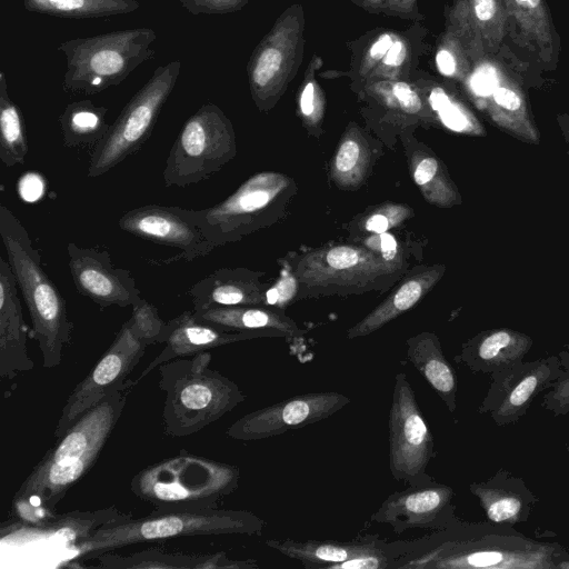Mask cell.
Masks as SVG:
<instances>
[{
	"label": "cell",
	"mask_w": 569,
	"mask_h": 569,
	"mask_svg": "<svg viewBox=\"0 0 569 569\" xmlns=\"http://www.w3.org/2000/svg\"><path fill=\"white\" fill-rule=\"evenodd\" d=\"M126 403L127 391H114L57 438L13 496L12 508L18 519L38 526L56 516L57 505L97 461Z\"/></svg>",
	"instance_id": "1"
},
{
	"label": "cell",
	"mask_w": 569,
	"mask_h": 569,
	"mask_svg": "<svg viewBox=\"0 0 569 569\" xmlns=\"http://www.w3.org/2000/svg\"><path fill=\"white\" fill-rule=\"evenodd\" d=\"M569 556L558 542L528 538L513 526L459 520L436 531L427 545L400 560L396 569H556Z\"/></svg>",
	"instance_id": "2"
},
{
	"label": "cell",
	"mask_w": 569,
	"mask_h": 569,
	"mask_svg": "<svg viewBox=\"0 0 569 569\" xmlns=\"http://www.w3.org/2000/svg\"><path fill=\"white\" fill-rule=\"evenodd\" d=\"M0 237L17 284L27 303L32 338L38 342L42 366L58 367L72 339L73 323L66 300L46 272L39 251L27 229L6 206H0Z\"/></svg>",
	"instance_id": "3"
},
{
	"label": "cell",
	"mask_w": 569,
	"mask_h": 569,
	"mask_svg": "<svg viewBox=\"0 0 569 569\" xmlns=\"http://www.w3.org/2000/svg\"><path fill=\"white\" fill-rule=\"evenodd\" d=\"M211 360L208 350L158 366L167 436L181 438L197 433L244 401L246 396L234 381L210 369Z\"/></svg>",
	"instance_id": "4"
},
{
	"label": "cell",
	"mask_w": 569,
	"mask_h": 569,
	"mask_svg": "<svg viewBox=\"0 0 569 569\" xmlns=\"http://www.w3.org/2000/svg\"><path fill=\"white\" fill-rule=\"evenodd\" d=\"M263 528L264 520L247 510L156 508L147 516L100 527L73 547L77 557L94 559L139 542L192 536H260Z\"/></svg>",
	"instance_id": "5"
},
{
	"label": "cell",
	"mask_w": 569,
	"mask_h": 569,
	"mask_svg": "<svg viewBox=\"0 0 569 569\" xmlns=\"http://www.w3.org/2000/svg\"><path fill=\"white\" fill-rule=\"evenodd\" d=\"M239 480L237 466L180 451L140 470L130 489L157 509L218 508Z\"/></svg>",
	"instance_id": "6"
},
{
	"label": "cell",
	"mask_w": 569,
	"mask_h": 569,
	"mask_svg": "<svg viewBox=\"0 0 569 569\" xmlns=\"http://www.w3.org/2000/svg\"><path fill=\"white\" fill-rule=\"evenodd\" d=\"M157 33L148 27L78 37L58 44L66 56L62 89L92 96L120 84L140 64L152 59Z\"/></svg>",
	"instance_id": "7"
},
{
	"label": "cell",
	"mask_w": 569,
	"mask_h": 569,
	"mask_svg": "<svg viewBox=\"0 0 569 569\" xmlns=\"http://www.w3.org/2000/svg\"><path fill=\"white\" fill-rule=\"evenodd\" d=\"M180 59L154 69L148 81L131 97L109 126L91 153L88 177H100L131 154L149 139L157 119L176 87Z\"/></svg>",
	"instance_id": "8"
},
{
	"label": "cell",
	"mask_w": 569,
	"mask_h": 569,
	"mask_svg": "<svg viewBox=\"0 0 569 569\" xmlns=\"http://www.w3.org/2000/svg\"><path fill=\"white\" fill-rule=\"evenodd\" d=\"M237 152L230 119L213 103L202 104L183 123L163 169L167 187L184 188L208 179Z\"/></svg>",
	"instance_id": "9"
},
{
	"label": "cell",
	"mask_w": 569,
	"mask_h": 569,
	"mask_svg": "<svg viewBox=\"0 0 569 569\" xmlns=\"http://www.w3.org/2000/svg\"><path fill=\"white\" fill-rule=\"evenodd\" d=\"M388 443L389 469L395 480L408 486L435 480L427 472L436 456L433 436L403 372L395 377L388 415Z\"/></svg>",
	"instance_id": "10"
},
{
	"label": "cell",
	"mask_w": 569,
	"mask_h": 569,
	"mask_svg": "<svg viewBox=\"0 0 569 569\" xmlns=\"http://www.w3.org/2000/svg\"><path fill=\"white\" fill-rule=\"evenodd\" d=\"M305 18L300 4L288 8L253 50L247 67L251 97L260 110L273 107L302 58Z\"/></svg>",
	"instance_id": "11"
},
{
	"label": "cell",
	"mask_w": 569,
	"mask_h": 569,
	"mask_svg": "<svg viewBox=\"0 0 569 569\" xmlns=\"http://www.w3.org/2000/svg\"><path fill=\"white\" fill-rule=\"evenodd\" d=\"M147 345L122 323L112 343L89 373L74 387L56 425L53 435L60 438L90 408L114 391H128L131 371L142 359Z\"/></svg>",
	"instance_id": "12"
},
{
	"label": "cell",
	"mask_w": 569,
	"mask_h": 569,
	"mask_svg": "<svg viewBox=\"0 0 569 569\" xmlns=\"http://www.w3.org/2000/svg\"><path fill=\"white\" fill-rule=\"evenodd\" d=\"M278 172H259L217 204L198 209L207 238L216 246L234 242L262 226L264 214L289 186Z\"/></svg>",
	"instance_id": "13"
},
{
	"label": "cell",
	"mask_w": 569,
	"mask_h": 569,
	"mask_svg": "<svg viewBox=\"0 0 569 569\" xmlns=\"http://www.w3.org/2000/svg\"><path fill=\"white\" fill-rule=\"evenodd\" d=\"M560 373L558 356L520 361L496 371L477 411L488 413L498 427L511 426L527 413L537 396Z\"/></svg>",
	"instance_id": "14"
},
{
	"label": "cell",
	"mask_w": 569,
	"mask_h": 569,
	"mask_svg": "<svg viewBox=\"0 0 569 569\" xmlns=\"http://www.w3.org/2000/svg\"><path fill=\"white\" fill-rule=\"evenodd\" d=\"M351 402L338 391H312L251 411L228 427L234 440L254 441L300 429L329 418Z\"/></svg>",
	"instance_id": "15"
},
{
	"label": "cell",
	"mask_w": 569,
	"mask_h": 569,
	"mask_svg": "<svg viewBox=\"0 0 569 569\" xmlns=\"http://www.w3.org/2000/svg\"><path fill=\"white\" fill-rule=\"evenodd\" d=\"M119 228L134 237L180 250V258L192 261L208 256L216 246L203 232L198 209L147 204L126 212Z\"/></svg>",
	"instance_id": "16"
},
{
	"label": "cell",
	"mask_w": 569,
	"mask_h": 569,
	"mask_svg": "<svg viewBox=\"0 0 569 569\" xmlns=\"http://www.w3.org/2000/svg\"><path fill=\"white\" fill-rule=\"evenodd\" d=\"M450 486L436 480L395 491L370 516V521L389 525L397 535L409 529L445 530L460 518L456 515Z\"/></svg>",
	"instance_id": "17"
},
{
	"label": "cell",
	"mask_w": 569,
	"mask_h": 569,
	"mask_svg": "<svg viewBox=\"0 0 569 569\" xmlns=\"http://www.w3.org/2000/svg\"><path fill=\"white\" fill-rule=\"evenodd\" d=\"M395 270V262L369 248L341 244L307 253L300 259L296 274L308 287H353Z\"/></svg>",
	"instance_id": "18"
},
{
	"label": "cell",
	"mask_w": 569,
	"mask_h": 569,
	"mask_svg": "<svg viewBox=\"0 0 569 569\" xmlns=\"http://www.w3.org/2000/svg\"><path fill=\"white\" fill-rule=\"evenodd\" d=\"M266 545L306 569H336L348 560L369 556L391 557L399 562L419 550L423 540L388 542L378 535H359L350 541L267 539Z\"/></svg>",
	"instance_id": "19"
},
{
	"label": "cell",
	"mask_w": 569,
	"mask_h": 569,
	"mask_svg": "<svg viewBox=\"0 0 569 569\" xmlns=\"http://www.w3.org/2000/svg\"><path fill=\"white\" fill-rule=\"evenodd\" d=\"M67 253L77 291L101 308L132 306L141 296L130 271L114 267L108 251L69 242Z\"/></svg>",
	"instance_id": "20"
},
{
	"label": "cell",
	"mask_w": 569,
	"mask_h": 569,
	"mask_svg": "<svg viewBox=\"0 0 569 569\" xmlns=\"http://www.w3.org/2000/svg\"><path fill=\"white\" fill-rule=\"evenodd\" d=\"M278 337L269 331H229L219 327L199 321L192 311H184L168 322L167 331L162 343V351L149 362L142 372L130 380L129 388L149 375L154 368L163 362L176 358L189 357L196 353L208 351L212 348L250 340L254 338Z\"/></svg>",
	"instance_id": "21"
},
{
	"label": "cell",
	"mask_w": 569,
	"mask_h": 569,
	"mask_svg": "<svg viewBox=\"0 0 569 569\" xmlns=\"http://www.w3.org/2000/svg\"><path fill=\"white\" fill-rule=\"evenodd\" d=\"M18 288L8 260L0 257V377L7 380L34 367L28 352V327Z\"/></svg>",
	"instance_id": "22"
},
{
	"label": "cell",
	"mask_w": 569,
	"mask_h": 569,
	"mask_svg": "<svg viewBox=\"0 0 569 569\" xmlns=\"http://www.w3.org/2000/svg\"><path fill=\"white\" fill-rule=\"evenodd\" d=\"M489 521L515 526L526 522L539 501L526 481L505 468L491 477L469 485Z\"/></svg>",
	"instance_id": "23"
},
{
	"label": "cell",
	"mask_w": 569,
	"mask_h": 569,
	"mask_svg": "<svg viewBox=\"0 0 569 569\" xmlns=\"http://www.w3.org/2000/svg\"><path fill=\"white\" fill-rule=\"evenodd\" d=\"M98 567L106 569H253V559L234 560L224 551L213 553L164 552L149 549L122 556L112 551L98 555Z\"/></svg>",
	"instance_id": "24"
},
{
	"label": "cell",
	"mask_w": 569,
	"mask_h": 569,
	"mask_svg": "<svg viewBox=\"0 0 569 569\" xmlns=\"http://www.w3.org/2000/svg\"><path fill=\"white\" fill-rule=\"evenodd\" d=\"M187 293L193 303V310L258 306L264 300L256 278L249 271L240 269H218L193 283Z\"/></svg>",
	"instance_id": "25"
},
{
	"label": "cell",
	"mask_w": 569,
	"mask_h": 569,
	"mask_svg": "<svg viewBox=\"0 0 569 569\" xmlns=\"http://www.w3.org/2000/svg\"><path fill=\"white\" fill-rule=\"evenodd\" d=\"M530 347L531 340L516 332L490 331L465 343L455 362L489 376L522 361Z\"/></svg>",
	"instance_id": "26"
},
{
	"label": "cell",
	"mask_w": 569,
	"mask_h": 569,
	"mask_svg": "<svg viewBox=\"0 0 569 569\" xmlns=\"http://www.w3.org/2000/svg\"><path fill=\"white\" fill-rule=\"evenodd\" d=\"M197 320L229 331H269L288 341L300 340L303 331L283 313L256 306L211 307L193 310Z\"/></svg>",
	"instance_id": "27"
},
{
	"label": "cell",
	"mask_w": 569,
	"mask_h": 569,
	"mask_svg": "<svg viewBox=\"0 0 569 569\" xmlns=\"http://www.w3.org/2000/svg\"><path fill=\"white\" fill-rule=\"evenodd\" d=\"M407 359L436 391L450 412L457 408L458 381L435 333L421 332L406 341Z\"/></svg>",
	"instance_id": "28"
},
{
	"label": "cell",
	"mask_w": 569,
	"mask_h": 569,
	"mask_svg": "<svg viewBox=\"0 0 569 569\" xmlns=\"http://www.w3.org/2000/svg\"><path fill=\"white\" fill-rule=\"evenodd\" d=\"M439 276V270L431 269L408 278L377 308L348 329L347 338L368 336L415 307L437 282Z\"/></svg>",
	"instance_id": "29"
},
{
	"label": "cell",
	"mask_w": 569,
	"mask_h": 569,
	"mask_svg": "<svg viewBox=\"0 0 569 569\" xmlns=\"http://www.w3.org/2000/svg\"><path fill=\"white\" fill-rule=\"evenodd\" d=\"M132 517L131 513L119 511L114 506L93 511H72L56 515L44 523L32 526L29 533H36L38 538L44 537L49 540L74 545L100 527Z\"/></svg>",
	"instance_id": "30"
},
{
	"label": "cell",
	"mask_w": 569,
	"mask_h": 569,
	"mask_svg": "<svg viewBox=\"0 0 569 569\" xmlns=\"http://www.w3.org/2000/svg\"><path fill=\"white\" fill-rule=\"evenodd\" d=\"M108 109L89 99L69 103L59 116L63 143L69 148L96 147L110 124Z\"/></svg>",
	"instance_id": "31"
},
{
	"label": "cell",
	"mask_w": 569,
	"mask_h": 569,
	"mask_svg": "<svg viewBox=\"0 0 569 569\" xmlns=\"http://www.w3.org/2000/svg\"><path fill=\"white\" fill-rule=\"evenodd\" d=\"M29 12L67 19H96L127 14L139 9L138 0H23Z\"/></svg>",
	"instance_id": "32"
},
{
	"label": "cell",
	"mask_w": 569,
	"mask_h": 569,
	"mask_svg": "<svg viewBox=\"0 0 569 569\" xmlns=\"http://www.w3.org/2000/svg\"><path fill=\"white\" fill-rule=\"evenodd\" d=\"M28 142L21 110L10 98L7 78L0 72V160L6 167L24 162Z\"/></svg>",
	"instance_id": "33"
},
{
	"label": "cell",
	"mask_w": 569,
	"mask_h": 569,
	"mask_svg": "<svg viewBox=\"0 0 569 569\" xmlns=\"http://www.w3.org/2000/svg\"><path fill=\"white\" fill-rule=\"evenodd\" d=\"M369 166V152L362 138L356 130L348 131L342 138L332 161L331 176L341 188L359 186Z\"/></svg>",
	"instance_id": "34"
},
{
	"label": "cell",
	"mask_w": 569,
	"mask_h": 569,
	"mask_svg": "<svg viewBox=\"0 0 569 569\" xmlns=\"http://www.w3.org/2000/svg\"><path fill=\"white\" fill-rule=\"evenodd\" d=\"M503 2L527 36L541 49L550 46V27L542 0H503Z\"/></svg>",
	"instance_id": "35"
},
{
	"label": "cell",
	"mask_w": 569,
	"mask_h": 569,
	"mask_svg": "<svg viewBox=\"0 0 569 569\" xmlns=\"http://www.w3.org/2000/svg\"><path fill=\"white\" fill-rule=\"evenodd\" d=\"M321 64L322 60L313 56L306 70L299 93V112L305 124L309 128L318 127L325 114V94L316 79V72Z\"/></svg>",
	"instance_id": "36"
},
{
	"label": "cell",
	"mask_w": 569,
	"mask_h": 569,
	"mask_svg": "<svg viewBox=\"0 0 569 569\" xmlns=\"http://www.w3.org/2000/svg\"><path fill=\"white\" fill-rule=\"evenodd\" d=\"M132 308V315L127 321L133 333L147 346L162 343L168 322L161 319L158 309L142 296Z\"/></svg>",
	"instance_id": "37"
},
{
	"label": "cell",
	"mask_w": 569,
	"mask_h": 569,
	"mask_svg": "<svg viewBox=\"0 0 569 569\" xmlns=\"http://www.w3.org/2000/svg\"><path fill=\"white\" fill-rule=\"evenodd\" d=\"M373 90L388 107L397 108L403 113L418 114L423 109L418 91L406 81L382 80L373 86Z\"/></svg>",
	"instance_id": "38"
},
{
	"label": "cell",
	"mask_w": 569,
	"mask_h": 569,
	"mask_svg": "<svg viewBox=\"0 0 569 569\" xmlns=\"http://www.w3.org/2000/svg\"><path fill=\"white\" fill-rule=\"evenodd\" d=\"M412 177L426 200L437 204L446 201L447 190L440 179V166L433 157L417 158L412 166Z\"/></svg>",
	"instance_id": "39"
},
{
	"label": "cell",
	"mask_w": 569,
	"mask_h": 569,
	"mask_svg": "<svg viewBox=\"0 0 569 569\" xmlns=\"http://www.w3.org/2000/svg\"><path fill=\"white\" fill-rule=\"evenodd\" d=\"M560 373L550 383L542 396V409L552 413L553 417L569 413V351L559 353Z\"/></svg>",
	"instance_id": "40"
},
{
	"label": "cell",
	"mask_w": 569,
	"mask_h": 569,
	"mask_svg": "<svg viewBox=\"0 0 569 569\" xmlns=\"http://www.w3.org/2000/svg\"><path fill=\"white\" fill-rule=\"evenodd\" d=\"M432 109L439 114L441 121L451 130L462 131L468 124L463 110L445 92L442 88H433L429 94Z\"/></svg>",
	"instance_id": "41"
},
{
	"label": "cell",
	"mask_w": 569,
	"mask_h": 569,
	"mask_svg": "<svg viewBox=\"0 0 569 569\" xmlns=\"http://www.w3.org/2000/svg\"><path fill=\"white\" fill-rule=\"evenodd\" d=\"M411 214L410 208L403 204L386 203L370 212L365 220V228L369 232L383 233L403 222Z\"/></svg>",
	"instance_id": "42"
},
{
	"label": "cell",
	"mask_w": 569,
	"mask_h": 569,
	"mask_svg": "<svg viewBox=\"0 0 569 569\" xmlns=\"http://www.w3.org/2000/svg\"><path fill=\"white\" fill-rule=\"evenodd\" d=\"M410 47L405 36L398 34L397 39L375 68L370 76L393 77L403 71L409 61Z\"/></svg>",
	"instance_id": "43"
},
{
	"label": "cell",
	"mask_w": 569,
	"mask_h": 569,
	"mask_svg": "<svg viewBox=\"0 0 569 569\" xmlns=\"http://www.w3.org/2000/svg\"><path fill=\"white\" fill-rule=\"evenodd\" d=\"M191 14H226L241 10L250 0H178Z\"/></svg>",
	"instance_id": "44"
},
{
	"label": "cell",
	"mask_w": 569,
	"mask_h": 569,
	"mask_svg": "<svg viewBox=\"0 0 569 569\" xmlns=\"http://www.w3.org/2000/svg\"><path fill=\"white\" fill-rule=\"evenodd\" d=\"M399 33L385 31L373 39L361 58L360 73L371 74L389 48L392 46Z\"/></svg>",
	"instance_id": "45"
},
{
	"label": "cell",
	"mask_w": 569,
	"mask_h": 569,
	"mask_svg": "<svg viewBox=\"0 0 569 569\" xmlns=\"http://www.w3.org/2000/svg\"><path fill=\"white\" fill-rule=\"evenodd\" d=\"M495 71L496 72L481 96L487 97L491 93L497 106L509 111L518 110L521 107V99L519 94L513 89L500 84L498 71Z\"/></svg>",
	"instance_id": "46"
},
{
	"label": "cell",
	"mask_w": 569,
	"mask_h": 569,
	"mask_svg": "<svg viewBox=\"0 0 569 569\" xmlns=\"http://www.w3.org/2000/svg\"><path fill=\"white\" fill-rule=\"evenodd\" d=\"M46 192V181L38 172H26L18 181V193L26 202L39 201Z\"/></svg>",
	"instance_id": "47"
},
{
	"label": "cell",
	"mask_w": 569,
	"mask_h": 569,
	"mask_svg": "<svg viewBox=\"0 0 569 569\" xmlns=\"http://www.w3.org/2000/svg\"><path fill=\"white\" fill-rule=\"evenodd\" d=\"M295 292L296 280L292 276H288L264 295V300L268 305L284 307L292 299Z\"/></svg>",
	"instance_id": "48"
},
{
	"label": "cell",
	"mask_w": 569,
	"mask_h": 569,
	"mask_svg": "<svg viewBox=\"0 0 569 569\" xmlns=\"http://www.w3.org/2000/svg\"><path fill=\"white\" fill-rule=\"evenodd\" d=\"M471 7L476 19L483 27L497 18L499 9L497 0H471Z\"/></svg>",
	"instance_id": "49"
},
{
	"label": "cell",
	"mask_w": 569,
	"mask_h": 569,
	"mask_svg": "<svg viewBox=\"0 0 569 569\" xmlns=\"http://www.w3.org/2000/svg\"><path fill=\"white\" fill-rule=\"evenodd\" d=\"M436 63L440 73L451 77L457 71V61L452 52L448 49H439L436 54Z\"/></svg>",
	"instance_id": "50"
},
{
	"label": "cell",
	"mask_w": 569,
	"mask_h": 569,
	"mask_svg": "<svg viewBox=\"0 0 569 569\" xmlns=\"http://www.w3.org/2000/svg\"><path fill=\"white\" fill-rule=\"evenodd\" d=\"M566 449H567V451H568V453H569V439H568V441H567V443H566Z\"/></svg>",
	"instance_id": "51"
}]
</instances>
